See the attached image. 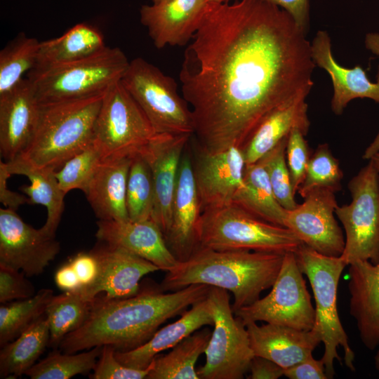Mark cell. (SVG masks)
<instances>
[{"instance_id":"1","label":"cell","mask_w":379,"mask_h":379,"mask_svg":"<svg viewBox=\"0 0 379 379\" xmlns=\"http://www.w3.org/2000/svg\"><path fill=\"white\" fill-rule=\"evenodd\" d=\"M315 66L306 34L280 7L207 2L179 74L197 145L241 149L272 109L307 97Z\"/></svg>"},{"instance_id":"2","label":"cell","mask_w":379,"mask_h":379,"mask_svg":"<svg viewBox=\"0 0 379 379\" xmlns=\"http://www.w3.org/2000/svg\"><path fill=\"white\" fill-rule=\"evenodd\" d=\"M210 288L193 284L169 293L160 288L140 291L124 299L97 297L84 324L66 335L59 348L65 353L105 345L120 352L133 350L147 342L168 319L206 298Z\"/></svg>"},{"instance_id":"3","label":"cell","mask_w":379,"mask_h":379,"mask_svg":"<svg viewBox=\"0 0 379 379\" xmlns=\"http://www.w3.org/2000/svg\"><path fill=\"white\" fill-rule=\"evenodd\" d=\"M284 254L248 250L216 251L197 247L185 260L166 272L162 291L205 284L231 292L234 312L251 305L272 286Z\"/></svg>"},{"instance_id":"4","label":"cell","mask_w":379,"mask_h":379,"mask_svg":"<svg viewBox=\"0 0 379 379\" xmlns=\"http://www.w3.org/2000/svg\"><path fill=\"white\" fill-rule=\"evenodd\" d=\"M104 93L40 103L34 130L19 156L36 167L60 168L93 142L94 124Z\"/></svg>"},{"instance_id":"5","label":"cell","mask_w":379,"mask_h":379,"mask_svg":"<svg viewBox=\"0 0 379 379\" xmlns=\"http://www.w3.org/2000/svg\"><path fill=\"white\" fill-rule=\"evenodd\" d=\"M197 247L216 251L295 253L302 241L290 229L248 213L235 204L204 210L197 227Z\"/></svg>"},{"instance_id":"6","label":"cell","mask_w":379,"mask_h":379,"mask_svg":"<svg viewBox=\"0 0 379 379\" xmlns=\"http://www.w3.org/2000/svg\"><path fill=\"white\" fill-rule=\"evenodd\" d=\"M298 265L309 279L315 302V321L312 327L324 346L321 359L328 378L335 375L334 361L342 360L338 348L344 351L346 366L355 371L354 353L338 312V288L341 274L347 265L341 257L322 255L302 244L295 253Z\"/></svg>"},{"instance_id":"7","label":"cell","mask_w":379,"mask_h":379,"mask_svg":"<svg viewBox=\"0 0 379 379\" xmlns=\"http://www.w3.org/2000/svg\"><path fill=\"white\" fill-rule=\"evenodd\" d=\"M130 61L118 47L105 46L85 58L28 73L40 103L86 98L121 81Z\"/></svg>"},{"instance_id":"8","label":"cell","mask_w":379,"mask_h":379,"mask_svg":"<svg viewBox=\"0 0 379 379\" xmlns=\"http://www.w3.org/2000/svg\"><path fill=\"white\" fill-rule=\"evenodd\" d=\"M121 82L157 133L194 134L191 110L175 81L141 58L130 61Z\"/></svg>"},{"instance_id":"9","label":"cell","mask_w":379,"mask_h":379,"mask_svg":"<svg viewBox=\"0 0 379 379\" xmlns=\"http://www.w3.org/2000/svg\"><path fill=\"white\" fill-rule=\"evenodd\" d=\"M157 134L138 102L119 81L105 92L95 119L93 143L102 159L133 157Z\"/></svg>"},{"instance_id":"10","label":"cell","mask_w":379,"mask_h":379,"mask_svg":"<svg viewBox=\"0 0 379 379\" xmlns=\"http://www.w3.org/2000/svg\"><path fill=\"white\" fill-rule=\"evenodd\" d=\"M206 299L213 331L204 352V364L197 369L199 379H242L254 354L245 323L234 316L228 291L211 287Z\"/></svg>"},{"instance_id":"11","label":"cell","mask_w":379,"mask_h":379,"mask_svg":"<svg viewBox=\"0 0 379 379\" xmlns=\"http://www.w3.org/2000/svg\"><path fill=\"white\" fill-rule=\"evenodd\" d=\"M351 201L335 213L345 231L341 258L347 265L357 260L379 262V171L368 163L348 183Z\"/></svg>"},{"instance_id":"12","label":"cell","mask_w":379,"mask_h":379,"mask_svg":"<svg viewBox=\"0 0 379 379\" xmlns=\"http://www.w3.org/2000/svg\"><path fill=\"white\" fill-rule=\"evenodd\" d=\"M234 313L245 324L265 321L299 330H311L314 324L315 310L295 253L284 254L279 273L266 296Z\"/></svg>"},{"instance_id":"13","label":"cell","mask_w":379,"mask_h":379,"mask_svg":"<svg viewBox=\"0 0 379 379\" xmlns=\"http://www.w3.org/2000/svg\"><path fill=\"white\" fill-rule=\"evenodd\" d=\"M335 194L325 188L312 190L301 204L286 210L284 224L307 247L324 255L340 257L345 237L335 218L338 206Z\"/></svg>"},{"instance_id":"14","label":"cell","mask_w":379,"mask_h":379,"mask_svg":"<svg viewBox=\"0 0 379 379\" xmlns=\"http://www.w3.org/2000/svg\"><path fill=\"white\" fill-rule=\"evenodd\" d=\"M55 236L25 222L16 211L0 208V265L38 276L60 252Z\"/></svg>"},{"instance_id":"15","label":"cell","mask_w":379,"mask_h":379,"mask_svg":"<svg viewBox=\"0 0 379 379\" xmlns=\"http://www.w3.org/2000/svg\"><path fill=\"white\" fill-rule=\"evenodd\" d=\"M192 161L201 212L232 204L244 185L246 161L241 149L211 153L197 145Z\"/></svg>"},{"instance_id":"16","label":"cell","mask_w":379,"mask_h":379,"mask_svg":"<svg viewBox=\"0 0 379 379\" xmlns=\"http://www.w3.org/2000/svg\"><path fill=\"white\" fill-rule=\"evenodd\" d=\"M190 137L157 133L140 154L148 164L152 177L154 195L151 219L164 237L171 227L180 161Z\"/></svg>"},{"instance_id":"17","label":"cell","mask_w":379,"mask_h":379,"mask_svg":"<svg viewBox=\"0 0 379 379\" xmlns=\"http://www.w3.org/2000/svg\"><path fill=\"white\" fill-rule=\"evenodd\" d=\"M95 237L101 243L121 248L151 262L159 270L170 271L179 262L168 246L161 229L152 219L99 220Z\"/></svg>"},{"instance_id":"18","label":"cell","mask_w":379,"mask_h":379,"mask_svg":"<svg viewBox=\"0 0 379 379\" xmlns=\"http://www.w3.org/2000/svg\"><path fill=\"white\" fill-rule=\"evenodd\" d=\"M206 0H166L142 5L140 22L157 48L190 43L201 21Z\"/></svg>"},{"instance_id":"19","label":"cell","mask_w":379,"mask_h":379,"mask_svg":"<svg viewBox=\"0 0 379 379\" xmlns=\"http://www.w3.org/2000/svg\"><path fill=\"white\" fill-rule=\"evenodd\" d=\"M201 213L188 144L182 155L172 205L171 224L165 237L178 261L187 259L197 248V227Z\"/></svg>"},{"instance_id":"20","label":"cell","mask_w":379,"mask_h":379,"mask_svg":"<svg viewBox=\"0 0 379 379\" xmlns=\"http://www.w3.org/2000/svg\"><path fill=\"white\" fill-rule=\"evenodd\" d=\"M39 108L40 102L28 78L0 95V152L5 161L18 157L27 145Z\"/></svg>"},{"instance_id":"21","label":"cell","mask_w":379,"mask_h":379,"mask_svg":"<svg viewBox=\"0 0 379 379\" xmlns=\"http://www.w3.org/2000/svg\"><path fill=\"white\" fill-rule=\"evenodd\" d=\"M310 48L314 65L324 69L331 79L333 95L331 107L335 114H342L348 103L357 98H369L379 104V66L374 83L368 79L360 65L354 68L343 67L334 58L331 37L324 30L317 32Z\"/></svg>"},{"instance_id":"22","label":"cell","mask_w":379,"mask_h":379,"mask_svg":"<svg viewBox=\"0 0 379 379\" xmlns=\"http://www.w3.org/2000/svg\"><path fill=\"white\" fill-rule=\"evenodd\" d=\"M93 251L101 267L99 279L86 298L95 300L105 293L106 299H124L140 292V281L145 275L159 270L151 262L121 248L102 243Z\"/></svg>"},{"instance_id":"23","label":"cell","mask_w":379,"mask_h":379,"mask_svg":"<svg viewBox=\"0 0 379 379\" xmlns=\"http://www.w3.org/2000/svg\"><path fill=\"white\" fill-rule=\"evenodd\" d=\"M246 326L254 356L270 359L284 369L312 355L321 343L312 328L303 331L270 323L258 326L255 321L247 322Z\"/></svg>"},{"instance_id":"24","label":"cell","mask_w":379,"mask_h":379,"mask_svg":"<svg viewBox=\"0 0 379 379\" xmlns=\"http://www.w3.org/2000/svg\"><path fill=\"white\" fill-rule=\"evenodd\" d=\"M350 312L368 350L379 345V262L357 260L349 265Z\"/></svg>"},{"instance_id":"25","label":"cell","mask_w":379,"mask_h":379,"mask_svg":"<svg viewBox=\"0 0 379 379\" xmlns=\"http://www.w3.org/2000/svg\"><path fill=\"white\" fill-rule=\"evenodd\" d=\"M207 325H213V317L208 301L205 298L185 310L177 321L158 330L145 343L126 352L116 350L115 356L126 366L146 368L159 353L173 347Z\"/></svg>"},{"instance_id":"26","label":"cell","mask_w":379,"mask_h":379,"mask_svg":"<svg viewBox=\"0 0 379 379\" xmlns=\"http://www.w3.org/2000/svg\"><path fill=\"white\" fill-rule=\"evenodd\" d=\"M132 157L102 161L84 193L96 217L127 221L126 188Z\"/></svg>"},{"instance_id":"27","label":"cell","mask_w":379,"mask_h":379,"mask_svg":"<svg viewBox=\"0 0 379 379\" xmlns=\"http://www.w3.org/2000/svg\"><path fill=\"white\" fill-rule=\"evenodd\" d=\"M305 96L297 97L269 112L241 148L246 164L258 161L294 128L307 135L310 121Z\"/></svg>"},{"instance_id":"28","label":"cell","mask_w":379,"mask_h":379,"mask_svg":"<svg viewBox=\"0 0 379 379\" xmlns=\"http://www.w3.org/2000/svg\"><path fill=\"white\" fill-rule=\"evenodd\" d=\"M11 175L27 177L30 185H22L20 190L28 197L29 204H40L46 207L47 218L41 229L50 236H55L65 208L66 194L60 188L55 176V170L34 166L20 156L6 161Z\"/></svg>"},{"instance_id":"29","label":"cell","mask_w":379,"mask_h":379,"mask_svg":"<svg viewBox=\"0 0 379 379\" xmlns=\"http://www.w3.org/2000/svg\"><path fill=\"white\" fill-rule=\"evenodd\" d=\"M105 46L103 36L97 28L79 23L59 37L41 41L36 62L32 70L72 62L93 55Z\"/></svg>"},{"instance_id":"30","label":"cell","mask_w":379,"mask_h":379,"mask_svg":"<svg viewBox=\"0 0 379 379\" xmlns=\"http://www.w3.org/2000/svg\"><path fill=\"white\" fill-rule=\"evenodd\" d=\"M232 204L265 221L285 227L286 210L276 199L260 161L246 164L244 185L234 196Z\"/></svg>"},{"instance_id":"31","label":"cell","mask_w":379,"mask_h":379,"mask_svg":"<svg viewBox=\"0 0 379 379\" xmlns=\"http://www.w3.org/2000/svg\"><path fill=\"white\" fill-rule=\"evenodd\" d=\"M50 331L44 314L0 351V376L17 378L33 366L48 346Z\"/></svg>"},{"instance_id":"32","label":"cell","mask_w":379,"mask_h":379,"mask_svg":"<svg viewBox=\"0 0 379 379\" xmlns=\"http://www.w3.org/2000/svg\"><path fill=\"white\" fill-rule=\"evenodd\" d=\"M211 332L197 331L164 355H157L152 361L147 379H199L196 363L204 353Z\"/></svg>"},{"instance_id":"33","label":"cell","mask_w":379,"mask_h":379,"mask_svg":"<svg viewBox=\"0 0 379 379\" xmlns=\"http://www.w3.org/2000/svg\"><path fill=\"white\" fill-rule=\"evenodd\" d=\"M94 300H88L79 293L53 295L45 312L50 331L48 346L59 347L66 335L81 327L87 319Z\"/></svg>"},{"instance_id":"34","label":"cell","mask_w":379,"mask_h":379,"mask_svg":"<svg viewBox=\"0 0 379 379\" xmlns=\"http://www.w3.org/2000/svg\"><path fill=\"white\" fill-rule=\"evenodd\" d=\"M49 288H42L33 296L0 307V345L11 342L42 317L53 296Z\"/></svg>"},{"instance_id":"35","label":"cell","mask_w":379,"mask_h":379,"mask_svg":"<svg viewBox=\"0 0 379 379\" xmlns=\"http://www.w3.org/2000/svg\"><path fill=\"white\" fill-rule=\"evenodd\" d=\"M40 43L38 39L19 33L0 51V95L16 86L24 74L36 62Z\"/></svg>"},{"instance_id":"36","label":"cell","mask_w":379,"mask_h":379,"mask_svg":"<svg viewBox=\"0 0 379 379\" xmlns=\"http://www.w3.org/2000/svg\"><path fill=\"white\" fill-rule=\"evenodd\" d=\"M102 347L96 346L81 353L51 352L36 363L25 375L32 379H69L93 371Z\"/></svg>"},{"instance_id":"37","label":"cell","mask_w":379,"mask_h":379,"mask_svg":"<svg viewBox=\"0 0 379 379\" xmlns=\"http://www.w3.org/2000/svg\"><path fill=\"white\" fill-rule=\"evenodd\" d=\"M154 195L149 166L138 154L132 157L127 180L126 206L130 220L151 219Z\"/></svg>"},{"instance_id":"38","label":"cell","mask_w":379,"mask_h":379,"mask_svg":"<svg viewBox=\"0 0 379 379\" xmlns=\"http://www.w3.org/2000/svg\"><path fill=\"white\" fill-rule=\"evenodd\" d=\"M343 179L339 161L333 156L328 144H320L311 154L305 178L297 192L302 198L315 188L337 192L342 189Z\"/></svg>"},{"instance_id":"39","label":"cell","mask_w":379,"mask_h":379,"mask_svg":"<svg viewBox=\"0 0 379 379\" xmlns=\"http://www.w3.org/2000/svg\"><path fill=\"white\" fill-rule=\"evenodd\" d=\"M102 160L100 149L93 142L73 156L55 171L62 190L67 194L77 189L85 193Z\"/></svg>"},{"instance_id":"40","label":"cell","mask_w":379,"mask_h":379,"mask_svg":"<svg viewBox=\"0 0 379 379\" xmlns=\"http://www.w3.org/2000/svg\"><path fill=\"white\" fill-rule=\"evenodd\" d=\"M288 137L281 140L258 161L261 162L267 172L273 192L279 203L286 210H292L298 204L295 199L296 193L293 188L286 162V148Z\"/></svg>"},{"instance_id":"41","label":"cell","mask_w":379,"mask_h":379,"mask_svg":"<svg viewBox=\"0 0 379 379\" xmlns=\"http://www.w3.org/2000/svg\"><path fill=\"white\" fill-rule=\"evenodd\" d=\"M305 135L299 128H294L288 135L286 156L291 182L296 193L302 182L312 154Z\"/></svg>"},{"instance_id":"42","label":"cell","mask_w":379,"mask_h":379,"mask_svg":"<svg viewBox=\"0 0 379 379\" xmlns=\"http://www.w3.org/2000/svg\"><path fill=\"white\" fill-rule=\"evenodd\" d=\"M116 349L108 345L102 346L100 355L97 361L92 379H142L146 378L152 368L150 365L144 369L126 366L115 356Z\"/></svg>"},{"instance_id":"43","label":"cell","mask_w":379,"mask_h":379,"mask_svg":"<svg viewBox=\"0 0 379 379\" xmlns=\"http://www.w3.org/2000/svg\"><path fill=\"white\" fill-rule=\"evenodd\" d=\"M23 272L0 265V302L29 298L35 294L33 285Z\"/></svg>"},{"instance_id":"44","label":"cell","mask_w":379,"mask_h":379,"mask_svg":"<svg viewBox=\"0 0 379 379\" xmlns=\"http://www.w3.org/2000/svg\"><path fill=\"white\" fill-rule=\"evenodd\" d=\"M68 260L80 281L81 291L79 294L87 299L88 293L96 284L100 275V260L93 250L80 252Z\"/></svg>"},{"instance_id":"45","label":"cell","mask_w":379,"mask_h":379,"mask_svg":"<svg viewBox=\"0 0 379 379\" xmlns=\"http://www.w3.org/2000/svg\"><path fill=\"white\" fill-rule=\"evenodd\" d=\"M284 375L289 379L328 378L323 360L315 359L312 355L300 362L284 369Z\"/></svg>"},{"instance_id":"46","label":"cell","mask_w":379,"mask_h":379,"mask_svg":"<svg viewBox=\"0 0 379 379\" xmlns=\"http://www.w3.org/2000/svg\"><path fill=\"white\" fill-rule=\"evenodd\" d=\"M286 11L298 27L307 34L310 25L309 0H265Z\"/></svg>"},{"instance_id":"47","label":"cell","mask_w":379,"mask_h":379,"mask_svg":"<svg viewBox=\"0 0 379 379\" xmlns=\"http://www.w3.org/2000/svg\"><path fill=\"white\" fill-rule=\"evenodd\" d=\"M11 175L8 171L6 161H0V201L5 206L16 211L19 206L25 204H29L28 197L24 194L11 191L7 186V180Z\"/></svg>"},{"instance_id":"48","label":"cell","mask_w":379,"mask_h":379,"mask_svg":"<svg viewBox=\"0 0 379 379\" xmlns=\"http://www.w3.org/2000/svg\"><path fill=\"white\" fill-rule=\"evenodd\" d=\"M248 371L250 379H277L284 375V368L270 359L254 356Z\"/></svg>"},{"instance_id":"49","label":"cell","mask_w":379,"mask_h":379,"mask_svg":"<svg viewBox=\"0 0 379 379\" xmlns=\"http://www.w3.org/2000/svg\"><path fill=\"white\" fill-rule=\"evenodd\" d=\"M54 281L57 287L63 293H80V281L69 260L63 263L55 271Z\"/></svg>"},{"instance_id":"50","label":"cell","mask_w":379,"mask_h":379,"mask_svg":"<svg viewBox=\"0 0 379 379\" xmlns=\"http://www.w3.org/2000/svg\"><path fill=\"white\" fill-rule=\"evenodd\" d=\"M366 48L372 53L379 55V33L369 32L366 34L364 41ZM379 152V131L370 145L366 147L363 154L365 159H371L374 154Z\"/></svg>"},{"instance_id":"51","label":"cell","mask_w":379,"mask_h":379,"mask_svg":"<svg viewBox=\"0 0 379 379\" xmlns=\"http://www.w3.org/2000/svg\"><path fill=\"white\" fill-rule=\"evenodd\" d=\"M371 159L373 161L375 167L379 171V152L374 154Z\"/></svg>"},{"instance_id":"52","label":"cell","mask_w":379,"mask_h":379,"mask_svg":"<svg viewBox=\"0 0 379 379\" xmlns=\"http://www.w3.org/2000/svg\"><path fill=\"white\" fill-rule=\"evenodd\" d=\"M378 349L377 350L376 354L375 356V366L377 369L379 374V345L378 346Z\"/></svg>"},{"instance_id":"53","label":"cell","mask_w":379,"mask_h":379,"mask_svg":"<svg viewBox=\"0 0 379 379\" xmlns=\"http://www.w3.org/2000/svg\"><path fill=\"white\" fill-rule=\"evenodd\" d=\"M231 0H206L207 2H215V3H227Z\"/></svg>"},{"instance_id":"54","label":"cell","mask_w":379,"mask_h":379,"mask_svg":"<svg viewBox=\"0 0 379 379\" xmlns=\"http://www.w3.org/2000/svg\"><path fill=\"white\" fill-rule=\"evenodd\" d=\"M152 4H159V3H161V2H163L166 0H152Z\"/></svg>"}]
</instances>
